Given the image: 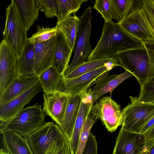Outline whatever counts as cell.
<instances>
[{
    "mask_svg": "<svg viewBox=\"0 0 154 154\" xmlns=\"http://www.w3.org/2000/svg\"><path fill=\"white\" fill-rule=\"evenodd\" d=\"M109 71L102 75L93 83L95 84L93 88H90L92 103L94 105L102 95L110 92L111 95L113 90L127 79L134 76L130 72L125 71L118 75H110Z\"/></svg>",
    "mask_w": 154,
    "mask_h": 154,
    "instance_id": "obj_15",
    "label": "cell"
},
{
    "mask_svg": "<svg viewBox=\"0 0 154 154\" xmlns=\"http://www.w3.org/2000/svg\"><path fill=\"white\" fill-rule=\"evenodd\" d=\"M142 0H112L117 23L123 20L135 8L142 5Z\"/></svg>",
    "mask_w": 154,
    "mask_h": 154,
    "instance_id": "obj_29",
    "label": "cell"
},
{
    "mask_svg": "<svg viewBox=\"0 0 154 154\" xmlns=\"http://www.w3.org/2000/svg\"><path fill=\"white\" fill-rule=\"evenodd\" d=\"M56 39V36H55L46 41L33 43L34 73L38 76L52 66Z\"/></svg>",
    "mask_w": 154,
    "mask_h": 154,
    "instance_id": "obj_16",
    "label": "cell"
},
{
    "mask_svg": "<svg viewBox=\"0 0 154 154\" xmlns=\"http://www.w3.org/2000/svg\"><path fill=\"white\" fill-rule=\"evenodd\" d=\"M154 126V116L142 128L140 133L144 134Z\"/></svg>",
    "mask_w": 154,
    "mask_h": 154,
    "instance_id": "obj_38",
    "label": "cell"
},
{
    "mask_svg": "<svg viewBox=\"0 0 154 154\" xmlns=\"http://www.w3.org/2000/svg\"><path fill=\"white\" fill-rule=\"evenodd\" d=\"M52 66L63 76L69 65L73 50L61 31L58 29Z\"/></svg>",
    "mask_w": 154,
    "mask_h": 154,
    "instance_id": "obj_18",
    "label": "cell"
},
{
    "mask_svg": "<svg viewBox=\"0 0 154 154\" xmlns=\"http://www.w3.org/2000/svg\"><path fill=\"white\" fill-rule=\"evenodd\" d=\"M144 134L147 139H153L154 137V126Z\"/></svg>",
    "mask_w": 154,
    "mask_h": 154,
    "instance_id": "obj_40",
    "label": "cell"
},
{
    "mask_svg": "<svg viewBox=\"0 0 154 154\" xmlns=\"http://www.w3.org/2000/svg\"><path fill=\"white\" fill-rule=\"evenodd\" d=\"M93 8L101 15L107 23L114 19L116 21V15L112 0H96Z\"/></svg>",
    "mask_w": 154,
    "mask_h": 154,
    "instance_id": "obj_31",
    "label": "cell"
},
{
    "mask_svg": "<svg viewBox=\"0 0 154 154\" xmlns=\"http://www.w3.org/2000/svg\"><path fill=\"white\" fill-rule=\"evenodd\" d=\"M95 104L99 119L109 132L115 131L122 125L123 115L120 106L111 97H103Z\"/></svg>",
    "mask_w": 154,
    "mask_h": 154,
    "instance_id": "obj_11",
    "label": "cell"
},
{
    "mask_svg": "<svg viewBox=\"0 0 154 154\" xmlns=\"http://www.w3.org/2000/svg\"><path fill=\"white\" fill-rule=\"evenodd\" d=\"M65 18L57 21L56 26L60 30L65 37L73 51L76 34L78 30L80 19L74 14Z\"/></svg>",
    "mask_w": 154,
    "mask_h": 154,
    "instance_id": "obj_24",
    "label": "cell"
},
{
    "mask_svg": "<svg viewBox=\"0 0 154 154\" xmlns=\"http://www.w3.org/2000/svg\"><path fill=\"white\" fill-rule=\"evenodd\" d=\"M82 97V91L75 96L70 95L62 123L59 126L69 142L71 138Z\"/></svg>",
    "mask_w": 154,
    "mask_h": 154,
    "instance_id": "obj_19",
    "label": "cell"
},
{
    "mask_svg": "<svg viewBox=\"0 0 154 154\" xmlns=\"http://www.w3.org/2000/svg\"><path fill=\"white\" fill-rule=\"evenodd\" d=\"M57 154H71L69 141L65 142L63 144Z\"/></svg>",
    "mask_w": 154,
    "mask_h": 154,
    "instance_id": "obj_37",
    "label": "cell"
},
{
    "mask_svg": "<svg viewBox=\"0 0 154 154\" xmlns=\"http://www.w3.org/2000/svg\"><path fill=\"white\" fill-rule=\"evenodd\" d=\"M41 107L36 103L24 108L10 120L0 124V134L11 131L26 137L45 124L47 115Z\"/></svg>",
    "mask_w": 154,
    "mask_h": 154,
    "instance_id": "obj_2",
    "label": "cell"
},
{
    "mask_svg": "<svg viewBox=\"0 0 154 154\" xmlns=\"http://www.w3.org/2000/svg\"><path fill=\"white\" fill-rule=\"evenodd\" d=\"M140 154H142V153H140Z\"/></svg>",
    "mask_w": 154,
    "mask_h": 154,
    "instance_id": "obj_43",
    "label": "cell"
},
{
    "mask_svg": "<svg viewBox=\"0 0 154 154\" xmlns=\"http://www.w3.org/2000/svg\"><path fill=\"white\" fill-rule=\"evenodd\" d=\"M147 139L143 134L121 128L112 154H140L145 148Z\"/></svg>",
    "mask_w": 154,
    "mask_h": 154,
    "instance_id": "obj_12",
    "label": "cell"
},
{
    "mask_svg": "<svg viewBox=\"0 0 154 154\" xmlns=\"http://www.w3.org/2000/svg\"><path fill=\"white\" fill-rule=\"evenodd\" d=\"M97 149L96 137L91 132L82 154H97Z\"/></svg>",
    "mask_w": 154,
    "mask_h": 154,
    "instance_id": "obj_35",
    "label": "cell"
},
{
    "mask_svg": "<svg viewBox=\"0 0 154 154\" xmlns=\"http://www.w3.org/2000/svg\"><path fill=\"white\" fill-rule=\"evenodd\" d=\"M142 154H154V139H147L146 146Z\"/></svg>",
    "mask_w": 154,
    "mask_h": 154,
    "instance_id": "obj_36",
    "label": "cell"
},
{
    "mask_svg": "<svg viewBox=\"0 0 154 154\" xmlns=\"http://www.w3.org/2000/svg\"><path fill=\"white\" fill-rule=\"evenodd\" d=\"M152 139H154V137H153V138Z\"/></svg>",
    "mask_w": 154,
    "mask_h": 154,
    "instance_id": "obj_42",
    "label": "cell"
},
{
    "mask_svg": "<svg viewBox=\"0 0 154 154\" xmlns=\"http://www.w3.org/2000/svg\"><path fill=\"white\" fill-rule=\"evenodd\" d=\"M130 103L123 109L122 128L139 133L144 125L154 116V102H146L138 97L130 96Z\"/></svg>",
    "mask_w": 154,
    "mask_h": 154,
    "instance_id": "obj_5",
    "label": "cell"
},
{
    "mask_svg": "<svg viewBox=\"0 0 154 154\" xmlns=\"http://www.w3.org/2000/svg\"><path fill=\"white\" fill-rule=\"evenodd\" d=\"M34 50L33 44L28 41L21 57L18 59L19 76L34 74Z\"/></svg>",
    "mask_w": 154,
    "mask_h": 154,
    "instance_id": "obj_26",
    "label": "cell"
},
{
    "mask_svg": "<svg viewBox=\"0 0 154 154\" xmlns=\"http://www.w3.org/2000/svg\"><path fill=\"white\" fill-rule=\"evenodd\" d=\"M37 31L28 38V40L34 43L36 42H42L49 39L52 37L56 36L58 30L56 26L53 28L49 27H41L38 25L37 26Z\"/></svg>",
    "mask_w": 154,
    "mask_h": 154,
    "instance_id": "obj_32",
    "label": "cell"
},
{
    "mask_svg": "<svg viewBox=\"0 0 154 154\" xmlns=\"http://www.w3.org/2000/svg\"><path fill=\"white\" fill-rule=\"evenodd\" d=\"M116 57L121 66L133 75L140 87L145 83L149 73V60L144 45L121 53Z\"/></svg>",
    "mask_w": 154,
    "mask_h": 154,
    "instance_id": "obj_7",
    "label": "cell"
},
{
    "mask_svg": "<svg viewBox=\"0 0 154 154\" xmlns=\"http://www.w3.org/2000/svg\"><path fill=\"white\" fill-rule=\"evenodd\" d=\"M58 14L57 21L62 20L70 16L72 13L75 14L80 8L82 3L87 0H57Z\"/></svg>",
    "mask_w": 154,
    "mask_h": 154,
    "instance_id": "obj_30",
    "label": "cell"
},
{
    "mask_svg": "<svg viewBox=\"0 0 154 154\" xmlns=\"http://www.w3.org/2000/svg\"><path fill=\"white\" fill-rule=\"evenodd\" d=\"M6 20L3 35L4 40L18 59L21 56L28 41L27 30L20 18L13 0L6 9Z\"/></svg>",
    "mask_w": 154,
    "mask_h": 154,
    "instance_id": "obj_3",
    "label": "cell"
},
{
    "mask_svg": "<svg viewBox=\"0 0 154 154\" xmlns=\"http://www.w3.org/2000/svg\"><path fill=\"white\" fill-rule=\"evenodd\" d=\"M25 138L33 154H45L55 145L69 141L59 126L51 122Z\"/></svg>",
    "mask_w": 154,
    "mask_h": 154,
    "instance_id": "obj_6",
    "label": "cell"
},
{
    "mask_svg": "<svg viewBox=\"0 0 154 154\" xmlns=\"http://www.w3.org/2000/svg\"><path fill=\"white\" fill-rule=\"evenodd\" d=\"M142 5L134 9L123 20L117 23L128 34L143 43L153 42L154 33Z\"/></svg>",
    "mask_w": 154,
    "mask_h": 154,
    "instance_id": "obj_8",
    "label": "cell"
},
{
    "mask_svg": "<svg viewBox=\"0 0 154 154\" xmlns=\"http://www.w3.org/2000/svg\"><path fill=\"white\" fill-rule=\"evenodd\" d=\"M64 143H63L57 144L55 145L45 154H57L58 150L62 147Z\"/></svg>",
    "mask_w": 154,
    "mask_h": 154,
    "instance_id": "obj_39",
    "label": "cell"
},
{
    "mask_svg": "<svg viewBox=\"0 0 154 154\" xmlns=\"http://www.w3.org/2000/svg\"><path fill=\"white\" fill-rule=\"evenodd\" d=\"M70 95L58 90L43 94V110L59 126L62 124Z\"/></svg>",
    "mask_w": 154,
    "mask_h": 154,
    "instance_id": "obj_14",
    "label": "cell"
},
{
    "mask_svg": "<svg viewBox=\"0 0 154 154\" xmlns=\"http://www.w3.org/2000/svg\"><path fill=\"white\" fill-rule=\"evenodd\" d=\"M41 8L40 11L44 12L47 18L57 16L58 5L57 0H41Z\"/></svg>",
    "mask_w": 154,
    "mask_h": 154,
    "instance_id": "obj_33",
    "label": "cell"
},
{
    "mask_svg": "<svg viewBox=\"0 0 154 154\" xmlns=\"http://www.w3.org/2000/svg\"><path fill=\"white\" fill-rule=\"evenodd\" d=\"M149 56V68L145 83L140 87L139 99L146 102H154V42L144 44Z\"/></svg>",
    "mask_w": 154,
    "mask_h": 154,
    "instance_id": "obj_23",
    "label": "cell"
},
{
    "mask_svg": "<svg viewBox=\"0 0 154 154\" xmlns=\"http://www.w3.org/2000/svg\"><path fill=\"white\" fill-rule=\"evenodd\" d=\"M13 0L25 28L28 30L38 17L41 0Z\"/></svg>",
    "mask_w": 154,
    "mask_h": 154,
    "instance_id": "obj_21",
    "label": "cell"
},
{
    "mask_svg": "<svg viewBox=\"0 0 154 154\" xmlns=\"http://www.w3.org/2000/svg\"><path fill=\"white\" fill-rule=\"evenodd\" d=\"M42 91V88L38 82L24 93L0 105V124L6 123L11 119Z\"/></svg>",
    "mask_w": 154,
    "mask_h": 154,
    "instance_id": "obj_13",
    "label": "cell"
},
{
    "mask_svg": "<svg viewBox=\"0 0 154 154\" xmlns=\"http://www.w3.org/2000/svg\"><path fill=\"white\" fill-rule=\"evenodd\" d=\"M0 154H9L8 153L5 152L3 149H1L0 150Z\"/></svg>",
    "mask_w": 154,
    "mask_h": 154,
    "instance_id": "obj_41",
    "label": "cell"
},
{
    "mask_svg": "<svg viewBox=\"0 0 154 154\" xmlns=\"http://www.w3.org/2000/svg\"><path fill=\"white\" fill-rule=\"evenodd\" d=\"M115 58V57L100 59L85 62L68 74L63 76V77L66 79L72 78L91 72L106 65Z\"/></svg>",
    "mask_w": 154,
    "mask_h": 154,
    "instance_id": "obj_28",
    "label": "cell"
},
{
    "mask_svg": "<svg viewBox=\"0 0 154 154\" xmlns=\"http://www.w3.org/2000/svg\"><path fill=\"white\" fill-rule=\"evenodd\" d=\"M19 76L18 58L3 39L0 45V96Z\"/></svg>",
    "mask_w": 154,
    "mask_h": 154,
    "instance_id": "obj_10",
    "label": "cell"
},
{
    "mask_svg": "<svg viewBox=\"0 0 154 154\" xmlns=\"http://www.w3.org/2000/svg\"><path fill=\"white\" fill-rule=\"evenodd\" d=\"M99 118L95 104L92 106L83 126L77 154H82L88 140L91 127Z\"/></svg>",
    "mask_w": 154,
    "mask_h": 154,
    "instance_id": "obj_27",
    "label": "cell"
},
{
    "mask_svg": "<svg viewBox=\"0 0 154 154\" xmlns=\"http://www.w3.org/2000/svg\"><path fill=\"white\" fill-rule=\"evenodd\" d=\"M142 7L154 33V0H143Z\"/></svg>",
    "mask_w": 154,
    "mask_h": 154,
    "instance_id": "obj_34",
    "label": "cell"
},
{
    "mask_svg": "<svg viewBox=\"0 0 154 154\" xmlns=\"http://www.w3.org/2000/svg\"><path fill=\"white\" fill-rule=\"evenodd\" d=\"M39 82L45 93L48 94L57 90L63 76L51 66L38 76Z\"/></svg>",
    "mask_w": 154,
    "mask_h": 154,
    "instance_id": "obj_25",
    "label": "cell"
},
{
    "mask_svg": "<svg viewBox=\"0 0 154 154\" xmlns=\"http://www.w3.org/2000/svg\"><path fill=\"white\" fill-rule=\"evenodd\" d=\"M144 45L117 23L112 20L104 23L101 37L87 61L114 58L123 52Z\"/></svg>",
    "mask_w": 154,
    "mask_h": 154,
    "instance_id": "obj_1",
    "label": "cell"
},
{
    "mask_svg": "<svg viewBox=\"0 0 154 154\" xmlns=\"http://www.w3.org/2000/svg\"><path fill=\"white\" fill-rule=\"evenodd\" d=\"M91 9V6L88 7L83 14L79 17L80 21L75 40L74 57L63 76L85 62L92 52L90 40L92 29L91 22L93 17Z\"/></svg>",
    "mask_w": 154,
    "mask_h": 154,
    "instance_id": "obj_4",
    "label": "cell"
},
{
    "mask_svg": "<svg viewBox=\"0 0 154 154\" xmlns=\"http://www.w3.org/2000/svg\"><path fill=\"white\" fill-rule=\"evenodd\" d=\"M2 134L5 152L9 154H33L25 137L11 131Z\"/></svg>",
    "mask_w": 154,
    "mask_h": 154,
    "instance_id": "obj_22",
    "label": "cell"
},
{
    "mask_svg": "<svg viewBox=\"0 0 154 154\" xmlns=\"http://www.w3.org/2000/svg\"><path fill=\"white\" fill-rule=\"evenodd\" d=\"M117 66H121L119 61L115 58L106 65L91 72L72 78L62 77L57 90L71 96L79 94L90 88L94 82L102 75Z\"/></svg>",
    "mask_w": 154,
    "mask_h": 154,
    "instance_id": "obj_9",
    "label": "cell"
},
{
    "mask_svg": "<svg viewBox=\"0 0 154 154\" xmlns=\"http://www.w3.org/2000/svg\"><path fill=\"white\" fill-rule=\"evenodd\" d=\"M38 82V76L35 74L19 76L4 93L0 96V105L24 93Z\"/></svg>",
    "mask_w": 154,
    "mask_h": 154,
    "instance_id": "obj_20",
    "label": "cell"
},
{
    "mask_svg": "<svg viewBox=\"0 0 154 154\" xmlns=\"http://www.w3.org/2000/svg\"><path fill=\"white\" fill-rule=\"evenodd\" d=\"M90 88L82 91L83 97L71 139L69 141L71 154H77L81 133L92 104Z\"/></svg>",
    "mask_w": 154,
    "mask_h": 154,
    "instance_id": "obj_17",
    "label": "cell"
}]
</instances>
